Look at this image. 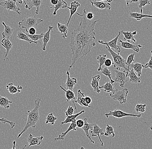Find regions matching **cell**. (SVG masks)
I'll use <instances>...</instances> for the list:
<instances>
[{"mask_svg":"<svg viewBox=\"0 0 152 149\" xmlns=\"http://www.w3.org/2000/svg\"><path fill=\"white\" fill-rule=\"evenodd\" d=\"M126 1V4L129 7V4L132 2H137V0H124Z\"/></svg>","mask_w":152,"mask_h":149,"instance_id":"db71d44e","label":"cell"},{"mask_svg":"<svg viewBox=\"0 0 152 149\" xmlns=\"http://www.w3.org/2000/svg\"><path fill=\"white\" fill-rule=\"evenodd\" d=\"M105 48L107 51H109L113 59V64L114 68L117 70H120L121 69H124V70L128 71L127 65H126V60L121 57L119 53H116L113 51L108 45H105Z\"/></svg>","mask_w":152,"mask_h":149,"instance_id":"3957f363","label":"cell"},{"mask_svg":"<svg viewBox=\"0 0 152 149\" xmlns=\"http://www.w3.org/2000/svg\"><path fill=\"white\" fill-rule=\"evenodd\" d=\"M118 41L120 43V46L122 48L124 49H132L135 52H139V48L142 47V45L140 44H137V45H135V44H132L130 42H127V41H122L121 39L119 38Z\"/></svg>","mask_w":152,"mask_h":149,"instance_id":"30bf717a","label":"cell"},{"mask_svg":"<svg viewBox=\"0 0 152 149\" xmlns=\"http://www.w3.org/2000/svg\"><path fill=\"white\" fill-rule=\"evenodd\" d=\"M100 78V76L99 75L94 76L92 77V81L90 84L94 91L97 93H99L101 92L100 89H99V81Z\"/></svg>","mask_w":152,"mask_h":149,"instance_id":"7402d4cb","label":"cell"},{"mask_svg":"<svg viewBox=\"0 0 152 149\" xmlns=\"http://www.w3.org/2000/svg\"><path fill=\"white\" fill-rule=\"evenodd\" d=\"M3 25L4 26V32L2 33V36L3 38H5V39H9L10 37L11 36L14 30L13 28L10 27L9 25H7L4 23V22H2V23Z\"/></svg>","mask_w":152,"mask_h":149,"instance_id":"83f0119b","label":"cell"},{"mask_svg":"<svg viewBox=\"0 0 152 149\" xmlns=\"http://www.w3.org/2000/svg\"><path fill=\"white\" fill-rule=\"evenodd\" d=\"M51 3L53 5H56L58 3V0H50Z\"/></svg>","mask_w":152,"mask_h":149,"instance_id":"9f6ffc18","label":"cell"},{"mask_svg":"<svg viewBox=\"0 0 152 149\" xmlns=\"http://www.w3.org/2000/svg\"><path fill=\"white\" fill-rule=\"evenodd\" d=\"M58 30L61 34L62 37L63 39H66L67 37V33L68 32V26L66 25L60 23L57 24Z\"/></svg>","mask_w":152,"mask_h":149,"instance_id":"f546056e","label":"cell"},{"mask_svg":"<svg viewBox=\"0 0 152 149\" xmlns=\"http://www.w3.org/2000/svg\"><path fill=\"white\" fill-rule=\"evenodd\" d=\"M146 105L145 104H137L135 108V111L136 113H144L146 111Z\"/></svg>","mask_w":152,"mask_h":149,"instance_id":"7bdbcfd3","label":"cell"},{"mask_svg":"<svg viewBox=\"0 0 152 149\" xmlns=\"http://www.w3.org/2000/svg\"><path fill=\"white\" fill-rule=\"evenodd\" d=\"M115 80H114V81L116 83H119L120 86L121 88H124V84L128 81V77L127 76L128 71L124 70L120 71L115 70Z\"/></svg>","mask_w":152,"mask_h":149,"instance_id":"ba28073f","label":"cell"},{"mask_svg":"<svg viewBox=\"0 0 152 149\" xmlns=\"http://www.w3.org/2000/svg\"><path fill=\"white\" fill-rule=\"evenodd\" d=\"M0 122L4 123V124L7 123V124H9L10 126V128H11V129H13V128L15 127V126H16V124H15V122L9 121V120H7V119L4 118H0Z\"/></svg>","mask_w":152,"mask_h":149,"instance_id":"ee69618b","label":"cell"},{"mask_svg":"<svg viewBox=\"0 0 152 149\" xmlns=\"http://www.w3.org/2000/svg\"><path fill=\"white\" fill-rule=\"evenodd\" d=\"M121 34H122L124 35V41H127V42H130L131 41H132L133 42H136V40L135 39L134 36L137 35L136 31H134L133 32H124L123 30L119 31Z\"/></svg>","mask_w":152,"mask_h":149,"instance_id":"d4e9b609","label":"cell"},{"mask_svg":"<svg viewBox=\"0 0 152 149\" xmlns=\"http://www.w3.org/2000/svg\"><path fill=\"white\" fill-rule=\"evenodd\" d=\"M13 103L12 101H10L6 97L0 96V107L6 109H9L10 104Z\"/></svg>","mask_w":152,"mask_h":149,"instance_id":"e575fe53","label":"cell"},{"mask_svg":"<svg viewBox=\"0 0 152 149\" xmlns=\"http://www.w3.org/2000/svg\"><path fill=\"white\" fill-rule=\"evenodd\" d=\"M26 33L31 40L36 42H37L39 40L42 39L43 37V34L42 33L40 34H35L33 35H29L27 33Z\"/></svg>","mask_w":152,"mask_h":149,"instance_id":"ab89813d","label":"cell"},{"mask_svg":"<svg viewBox=\"0 0 152 149\" xmlns=\"http://www.w3.org/2000/svg\"><path fill=\"white\" fill-rule=\"evenodd\" d=\"M19 28L20 29V31H18V32L17 36V38L18 39L27 41L30 44H31L32 43L35 44H37L38 42H36V41L31 40L28 37V36L26 35V33H25L23 30L22 28H21L20 27H19Z\"/></svg>","mask_w":152,"mask_h":149,"instance_id":"cb8c5ba5","label":"cell"},{"mask_svg":"<svg viewBox=\"0 0 152 149\" xmlns=\"http://www.w3.org/2000/svg\"><path fill=\"white\" fill-rule=\"evenodd\" d=\"M16 142L15 141V140H14V141H13V148H12L11 149H16ZM26 145H25L24 146L23 148H22L21 149H25L26 148Z\"/></svg>","mask_w":152,"mask_h":149,"instance_id":"11a10c76","label":"cell"},{"mask_svg":"<svg viewBox=\"0 0 152 149\" xmlns=\"http://www.w3.org/2000/svg\"><path fill=\"white\" fill-rule=\"evenodd\" d=\"M60 88L65 92L66 101L67 102H69L71 101H72L73 104H74V106H75V109L76 110V112H77V107H76L75 104V101L76 100V97L74 92H73V91H71V90H65L61 86H60Z\"/></svg>","mask_w":152,"mask_h":149,"instance_id":"9a60e30c","label":"cell"},{"mask_svg":"<svg viewBox=\"0 0 152 149\" xmlns=\"http://www.w3.org/2000/svg\"><path fill=\"white\" fill-rule=\"evenodd\" d=\"M6 89L10 93L14 94L17 93H20L23 87L20 85H18L16 87L14 86L13 83H10L7 84Z\"/></svg>","mask_w":152,"mask_h":149,"instance_id":"4316f807","label":"cell"},{"mask_svg":"<svg viewBox=\"0 0 152 149\" xmlns=\"http://www.w3.org/2000/svg\"><path fill=\"white\" fill-rule=\"evenodd\" d=\"M101 72L102 73V74L109 77V78L110 79V82H111V84H113L115 81H114V80L112 79V74H111V71L107 67L105 66L104 68V69H102Z\"/></svg>","mask_w":152,"mask_h":149,"instance_id":"8d00e7d4","label":"cell"},{"mask_svg":"<svg viewBox=\"0 0 152 149\" xmlns=\"http://www.w3.org/2000/svg\"><path fill=\"white\" fill-rule=\"evenodd\" d=\"M57 120V118L53 115V114L52 113H49L46 117V121L45 123L46 124H49L52 126L55 125V122Z\"/></svg>","mask_w":152,"mask_h":149,"instance_id":"74e56055","label":"cell"},{"mask_svg":"<svg viewBox=\"0 0 152 149\" xmlns=\"http://www.w3.org/2000/svg\"><path fill=\"white\" fill-rule=\"evenodd\" d=\"M53 27L51 26H48V30L43 34V44L42 46V49L43 51H46V46H47L48 43L50 41V35H51V32L53 29Z\"/></svg>","mask_w":152,"mask_h":149,"instance_id":"603a6c76","label":"cell"},{"mask_svg":"<svg viewBox=\"0 0 152 149\" xmlns=\"http://www.w3.org/2000/svg\"><path fill=\"white\" fill-rule=\"evenodd\" d=\"M74 111H75V109L73 107L71 106H69L67 108V110L65 112V115L66 117L72 115L74 114Z\"/></svg>","mask_w":152,"mask_h":149,"instance_id":"bcb514c9","label":"cell"},{"mask_svg":"<svg viewBox=\"0 0 152 149\" xmlns=\"http://www.w3.org/2000/svg\"><path fill=\"white\" fill-rule=\"evenodd\" d=\"M27 1V8L28 10H30L33 7L36 8V10L35 11V14L37 15L39 13V10L41 5L43 3V0H31L29 1L28 0H26Z\"/></svg>","mask_w":152,"mask_h":149,"instance_id":"4fadbf2b","label":"cell"},{"mask_svg":"<svg viewBox=\"0 0 152 149\" xmlns=\"http://www.w3.org/2000/svg\"><path fill=\"white\" fill-rule=\"evenodd\" d=\"M130 17L131 18L135 19L137 21H140L142 20L143 18H152V16L151 15H147L136 12H131L130 14Z\"/></svg>","mask_w":152,"mask_h":149,"instance_id":"836d02e7","label":"cell"},{"mask_svg":"<svg viewBox=\"0 0 152 149\" xmlns=\"http://www.w3.org/2000/svg\"><path fill=\"white\" fill-rule=\"evenodd\" d=\"M143 63H132L130 66V68H132L133 69L134 71L137 74V76L138 77L141 76L142 74V65Z\"/></svg>","mask_w":152,"mask_h":149,"instance_id":"f1b7e54d","label":"cell"},{"mask_svg":"<svg viewBox=\"0 0 152 149\" xmlns=\"http://www.w3.org/2000/svg\"><path fill=\"white\" fill-rule=\"evenodd\" d=\"M90 3L93 6L99 9H110L111 8V4L108 2L94 1H90Z\"/></svg>","mask_w":152,"mask_h":149,"instance_id":"44dd1931","label":"cell"},{"mask_svg":"<svg viewBox=\"0 0 152 149\" xmlns=\"http://www.w3.org/2000/svg\"><path fill=\"white\" fill-rule=\"evenodd\" d=\"M13 1H15V2H18V3L20 4H23V2L24 3L25 5V8L27 9V4L26 2V0H13Z\"/></svg>","mask_w":152,"mask_h":149,"instance_id":"816d5d0a","label":"cell"},{"mask_svg":"<svg viewBox=\"0 0 152 149\" xmlns=\"http://www.w3.org/2000/svg\"><path fill=\"white\" fill-rule=\"evenodd\" d=\"M1 45L6 49L5 55L4 59V61H5L6 59L9 55L10 51L13 47V44L10 41L9 39L4 38L1 41Z\"/></svg>","mask_w":152,"mask_h":149,"instance_id":"ac0fdd59","label":"cell"},{"mask_svg":"<svg viewBox=\"0 0 152 149\" xmlns=\"http://www.w3.org/2000/svg\"><path fill=\"white\" fill-rule=\"evenodd\" d=\"M70 68H68V70L66 71V74L67 75V79L66 83H65V86L67 90H71L73 91L74 87L75 86L77 83V78H71L70 76Z\"/></svg>","mask_w":152,"mask_h":149,"instance_id":"8fae6325","label":"cell"},{"mask_svg":"<svg viewBox=\"0 0 152 149\" xmlns=\"http://www.w3.org/2000/svg\"><path fill=\"white\" fill-rule=\"evenodd\" d=\"M80 149H86L85 148H83V147H81V148H80Z\"/></svg>","mask_w":152,"mask_h":149,"instance_id":"680465c9","label":"cell"},{"mask_svg":"<svg viewBox=\"0 0 152 149\" xmlns=\"http://www.w3.org/2000/svg\"><path fill=\"white\" fill-rule=\"evenodd\" d=\"M99 89H103L105 92L110 93L112 92L113 94L114 93L115 89L113 84H112L111 82L108 81H107L104 85L99 86Z\"/></svg>","mask_w":152,"mask_h":149,"instance_id":"4dcf8cb0","label":"cell"},{"mask_svg":"<svg viewBox=\"0 0 152 149\" xmlns=\"http://www.w3.org/2000/svg\"><path fill=\"white\" fill-rule=\"evenodd\" d=\"M76 123H71L70 126L68 127L67 130L64 132H62L61 134H60L58 137L55 138V140L56 141H59V140H64V138L66 136V134L71 131H77V129H76Z\"/></svg>","mask_w":152,"mask_h":149,"instance_id":"484cf974","label":"cell"},{"mask_svg":"<svg viewBox=\"0 0 152 149\" xmlns=\"http://www.w3.org/2000/svg\"><path fill=\"white\" fill-rule=\"evenodd\" d=\"M77 15L81 17L78 27L71 32L70 47L72 51V63L69 68L73 67L80 58L88 55L93 47L96 46L95 25L99 20H88L86 12L84 9L83 14Z\"/></svg>","mask_w":152,"mask_h":149,"instance_id":"6da1fadb","label":"cell"},{"mask_svg":"<svg viewBox=\"0 0 152 149\" xmlns=\"http://www.w3.org/2000/svg\"><path fill=\"white\" fill-rule=\"evenodd\" d=\"M85 110H82L81 111L79 112V113H77L75 114H73L72 115L66 117L65 120L64 121H62L61 123V126H62V125H64V124H67V123L71 122L72 120L76 119V118L77 117L80 116L82 114L85 113Z\"/></svg>","mask_w":152,"mask_h":149,"instance_id":"d6a6232c","label":"cell"},{"mask_svg":"<svg viewBox=\"0 0 152 149\" xmlns=\"http://www.w3.org/2000/svg\"><path fill=\"white\" fill-rule=\"evenodd\" d=\"M77 127L79 128H82L84 125V121L82 119H78L76 122Z\"/></svg>","mask_w":152,"mask_h":149,"instance_id":"7dc6e473","label":"cell"},{"mask_svg":"<svg viewBox=\"0 0 152 149\" xmlns=\"http://www.w3.org/2000/svg\"><path fill=\"white\" fill-rule=\"evenodd\" d=\"M120 35L121 33L119 32L118 36H117L115 38L113 39V40L109 41V42H104V41L100 40L99 39L98 40V42L99 43V44H103V45H108L109 47H110L113 51H116V53H119V54L121 51V50L119 46L118 45L117 42L118 39L120 37Z\"/></svg>","mask_w":152,"mask_h":149,"instance_id":"9c48e42d","label":"cell"},{"mask_svg":"<svg viewBox=\"0 0 152 149\" xmlns=\"http://www.w3.org/2000/svg\"><path fill=\"white\" fill-rule=\"evenodd\" d=\"M85 97L84 94L82 92L80 89H79L77 91V99L75 101V103H77L82 107H90V108H93V107H91L90 105L86 104L85 102Z\"/></svg>","mask_w":152,"mask_h":149,"instance_id":"2e32d148","label":"cell"},{"mask_svg":"<svg viewBox=\"0 0 152 149\" xmlns=\"http://www.w3.org/2000/svg\"><path fill=\"white\" fill-rule=\"evenodd\" d=\"M43 20L41 19L38 18L36 16L32 17H27L23 19L21 21L19 22V27L24 28L26 31V33H28V29L31 27H37V26Z\"/></svg>","mask_w":152,"mask_h":149,"instance_id":"277c9868","label":"cell"},{"mask_svg":"<svg viewBox=\"0 0 152 149\" xmlns=\"http://www.w3.org/2000/svg\"><path fill=\"white\" fill-rule=\"evenodd\" d=\"M104 116L107 118H108L110 116L115 117L118 118H121L126 116L136 117L139 118L141 117V115L140 114H134L128 113H125V112L122 111L117 109L114 110V111H109L108 113H105Z\"/></svg>","mask_w":152,"mask_h":149,"instance_id":"52a82bcc","label":"cell"},{"mask_svg":"<svg viewBox=\"0 0 152 149\" xmlns=\"http://www.w3.org/2000/svg\"><path fill=\"white\" fill-rule=\"evenodd\" d=\"M151 0H137V3L138 4V7L140 8V13L142 14V7H145L146 5L151 4L150 3Z\"/></svg>","mask_w":152,"mask_h":149,"instance_id":"60d3db41","label":"cell"},{"mask_svg":"<svg viewBox=\"0 0 152 149\" xmlns=\"http://www.w3.org/2000/svg\"><path fill=\"white\" fill-rule=\"evenodd\" d=\"M107 1L108 2L110 3L112 2L113 1V0H94V1Z\"/></svg>","mask_w":152,"mask_h":149,"instance_id":"6f0895ef","label":"cell"},{"mask_svg":"<svg viewBox=\"0 0 152 149\" xmlns=\"http://www.w3.org/2000/svg\"><path fill=\"white\" fill-rule=\"evenodd\" d=\"M36 32H37V30H36V28L34 27H31V28H29L28 30V33L29 35H33L36 34Z\"/></svg>","mask_w":152,"mask_h":149,"instance_id":"681fc988","label":"cell"},{"mask_svg":"<svg viewBox=\"0 0 152 149\" xmlns=\"http://www.w3.org/2000/svg\"><path fill=\"white\" fill-rule=\"evenodd\" d=\"M134 54H131L128 56V58H127V60H126V65H128L127 68L129 70L130 69V66L132 63L134 62Z\"/></svg>","mask_w":152,"mask_h":149,"instance_id":"b9f144b4","label":"cell"},{"mask_svg":"<svg viewBox=\"0 0 152 149\" xmlns=\"http://www.w3.org/2000/svg\"><path fill=\"white\" fill-rule=\"evenodd\" d=\"M94 14L92 12H89V13L86 14V17L88 20H92L94 18Z\"/></svg>","mask_w":152,"mask_h":149,"instance_id":"f907efd6","label":"cell"},{"mask_svg":"<svg viewBox=\"0 0 152 149\" xmlns=\"http://www.w3.org/2000/svg\"><path fill=\"white\" fill-rule=\"evenodd\" d=\"M41 101V98H39L36 100L34 104V108L31 110H28L26 113L27 115V121L23 130L18 135V138H20L23 134L26 132L30 127L36 128V124L40 121V117L39 113V109L40 107V103Z\"/></svg>","mask_w":152,"mask_h":149,"instance_id":"7a4b0ae2","label":"cell"},{"mask_svg":"<svg viewBox=\"0 0 152 149\" xmlns=\"http://www.w3.org/2000/svg\"><path fill=\"white\" fill-rule=\"evenodd\" d=\"M104 135L106 137H109L111 135H112L113 137H114L115 136V134L114 132L113 127L112 126H109L108 124H107Z\"/></svg>","mask_w":152,"mask_h":149,"instance_id":"f35d334b","label":"cell"},{"mask_svg":"<svg viewBox=\"0 0 152 149\" xmlns=\"http://www.w3.org/2000/svg\"><path fill=\"white\" fill-rule=\"evenodd\" d=\"M128 94V89L127 88H125L121 90L115 89L114 93L110 94L109 96L114 100L118 101L120 104H122L127 102Z\"/></svg>","mask_w":152,"mask_h":149,"instance_id":"5b68a950","label":"cell"},{"mask_svg":"<svg viewBox=\"0 0 152 149\" xmlns=\"http://www.w3.org/2000/svg\"><path fill=\"white\" fill-rule=\"evenodd\" d=\"M80 4L78 2L74 1L71 2L70 7H69L68 6L66 7V8L69 9L70 11V17H69L68 22H67V24H66V26H68V25H69V23H70V20H71V17H72V16L74 15V14L77 13V8H78L79 7H80Z\"/></svg>","mask_w":152,"mask_h":149,"instance_id":"d6986e66","label":"cell"},{"mask_svg":"<svg viewBox=\"0 0 152 149\" xmlns=\"http://www.w3.org/2000/svg\"><path fill=\"white\" fill-rule=\"evenodd\" d=\"M83 121H84V125H83V127L81 129L84 131L86 137L90 140L91 143H92V144H94V140L91 139V137H90L89 133V130H90L93 129L94 124L88 123L87 121V119L86 118H84Z\"/></svg>","mask_w":152,"mask_h":149,"instance_id":"e0dca14e","label":"cell"},{"mask_svg":"<svg viewBox=\"0 0 152 149\" xmlns=\"http://www.w3.org/2000/svg\"><path fill=\"white\" fill-rule=\"evenodd\" d=\"M43 138L44 137L43 136L38 137H34L32 134H30L28 136V140H27L28 144V148H30L32 146L40 145Z\"/></svg>","mask_w":152,"mask_h":149,"instance_id":"5bb4252c","label":"cell"},{"mask_svg":"<svg viewBox=\"0 0 152 149\" xmlns=\"http://www.w3.org/2000/svg\"><path fill=\"white\" fill-rule=\"evenodd\" d=\"M152 51H151V56L150 57V60L148 61V63L145 64V65H142V67L143 68H150L151 70H152Z\"/></svg>","mask_w":152,"mask_h":149,"instance_id":"f6af8a7d","label":"cell"},{"mask_svg":"<svg viewBox=\"0 0 152 149\" xmlns=\"http://www.w3.org/2000/svg\"><path fill=\"white\" fill-rule=\"evenodd\" d=\"M104 65H105L106 67H110V66H111V65H113V62H112L111 60L107 59H106L105 62H104Z\"/></svg>","mask_w":152,"mask_h":149,"instance_id":"c3c4849f","label":"cell"},{"mask_svg":"<svg viewBox=\"0 0 152 149\" xmlns=\"http://www.w3.org/2000/svg\"><path fill=\"white\" fill-rule=\"evenodd\" d=\"M67 6V4L66 1L64 0H58V3L54 7V10L53 13V16H56V15L57 12L58 10L66 8Z\"/></svg>","mask_w":152,"mask_h":149,"instance_id":"1f68e13d","label":"cell"},{"mask_svg":"<svg viewBox=\"0 0 152 149\" xmlns=\"http://www.w3.org/2000/svg\"><path fill=\"white\" fill-rule=\"evenodd\" d=\"M127 77H129V82L135 84H139L140 82V79L137 76L133 69L130 68L127 72Z\"/></svg>","mask_w":152,"mask_h":149,"instance_id":"ffe728a7","label":"cell"},{"mask_svg":"<svg viewBox=\"0 0 152 149\" xmlns=\"http://www.w3.org/2000/svg\"><path fill=\"white\" fill-rule=\"evenodd\" d=\"M85 102L86 104L88 105H90L92 102V99L90 97L88 96H86L85 97Z\"/></svg>","mask_w":152,"mask_h":149,"instance_id":"f5cc1de1","label":"cell"},{"mask_svg":"<svg viewBox=\"0 0 152 149\" xmlns=\"http://www.w3.org/2000/svg\"><path fill=\"white\" fill-rule=\"evenodd\" d=\"M0 6L3 7L5 9L10 11H13L21 15V13L20 12V8L16 5V2L13 0H3L0 2Z\"/></svg>","mask_w":152,"mask_h":149,"instance_id":"8992f818","label":"cell"},{"mask_svg":"<svg viewBox=\"0 0 152 149\" xmlns=\"http://www.w3.org/2000/svg\"><path fill=\"white\" fill-rule=\"evenodd\" d=\"M106 55H99L98 56L96 57L98 63L99 64V67L98 69V71L99 72H100L102 70V66L104 64V62L106 59Z\"/></svg>","mask_w":152,"mask_h":149,"instance_id":"d590c367","label":"cell"},{"mask_svg":"<svg viewBox=\"0 0 152 149\" xmlns=\"http://www.w3.org/2000/svg\"><path fill=\"white\" fill-rule=\"evenodd\" d=\"M103 130H104L103 129H101L97 124H94L93 129L91 130V132H90L92 137H93L95 136L98 137L100 142H101V144L102 147L103 146L104 144H103V142L101 140L100 135H104V132H103Z\"/></svg>","mask_w":152,"mask_h":149,"instance_id":"7c38bea8","label":"cell"}]
</instances>
